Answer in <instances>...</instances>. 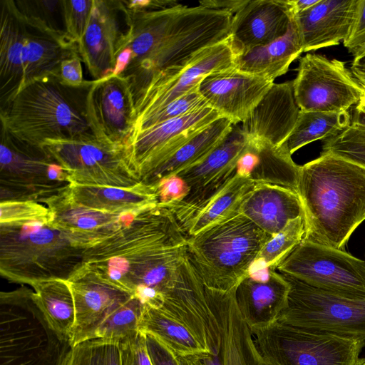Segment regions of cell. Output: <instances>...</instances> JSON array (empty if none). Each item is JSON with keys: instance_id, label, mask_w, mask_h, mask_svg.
<instances>
[{"instance_id": "1", "label": "cell", "mask_w": 365, "mask_h": 365, "mask_svg": "<svg viewBox=\"0 0 365 365\" xmlns=\"http://www.w3.org/2000/svg\"><path fill=\"white\" fill-rule=\"evenodd\" d=\"M128 31L123 50L130 59L120 73L135 101L150 84L177 74L204 48L230 38L233 14L173 0L123 1ZM122 50V51H123Z\"/></svg>"}, {"instance_id": "2", "label": "cell", "mask_w": 365, "mask_h": 365, "mask_svg": "<svg viewBox=\"0 0 365 365\" xmlns=\"http://www.w3.org/2000/svg\"><path fill=\"white\" fill-rule=\"evenodd\" d=\"M187 240L172 211L158 204L84 249L83 264L137 297L149 291L163 296L187 256Z\"/></svg>"}, {"instance_id": "3", "label": "cell", "mask_w": 365, "mask_h": 365, "mask_svg": "<svg viewBox=\"0 0 365 365\" xmlns=\"http://www.w3.org/2000/svg\"><path fill=\"white\" fill-rule=\"evenodd\" d=\"M297 192L304 222V240L345 250L365 220V168L332 154L300 166Z\"/></svg>"}, {"instance_id": "4", "label": "cell", "mask_w": 365, "mask_h": 365, "mask_svg": "<svg viewBox=\"0 0 365 365\" xmlns=\"http://www.w3.org/2000/svg\"><path fill=\"white\" fill-rule=\"evenodd\" d=\"M0 108L28 83L58 75L65 59L79 55L65 31L26 14L14 0L0 1Z\"/></svg>"}, {"instance_id": "5", "label": "cell", "mask_w": 365, "mask_h": 365, "mask_svg": "<svg viewBox=\"0 0 365 365\" xmlns=\"http://www.w3.org/2000/svg\"><path fill=\"white\" fill-rule=\"evenodd\" d=\"M92 81L78 87L48 75L26 85L0 108L1 125L19 140L41 147L46 140L93 134L86 115V96Z\"/></svg>"}, {"instance_id": "6", "label": "cell", "mask_w": 365, "mask_h": 365, "mask_svg": "<svg viewBox=\"0 0 365 365\" xmlns=\"http://www.w3.org/2000/svg\"><path fill=\"white\" fill-rule=\"evenodd\" d=\"M83 251L47 224L0 225V274L11 282L67 281L83 265Z\"/></svg>"}, {"instance_id": "7", "label": "cell", "mask_w": 365, "mask_h": 365, "mask_svg": "<svg viewBox=\"0 0 365 365\" xmlns=\"http://www.w3.org/2000/svg\"><path fill=\"white\" fill-rule=\"evenodd\" d=\"M272 237L237 212L187 237V256L207 287L230 292Z\"/></svg>"}, {"instance_id": "8", "label": "cell", "mask_w": 365, "mask_h": 365, "mask_svg": "<svg viewBox=\"0 0 365 365\" xmlns=\"http://www.w3.org/2000/svg\"><path fill=\"white\" fill-rule=\"evenodd\" d=\"M24 285L0 294V365H64L72 346L49 326Z\"/></svg>"}, {"instance_id": "9", "label": "cell", "mask_w": 365, "mask_h": 365, "mask_svg": "<svg viewBox=\"0 0 365 365\" xmlns=\"http://www.w3.org/2000/svg\"><path fill=\"white\" fill-rule=\"evenodd\" d=\"M261 354L274 365H358L365 340L314 331L277 320L250 329Z\"/></svg>"}, {"instance_id": "10", "label": "cell", "mask_w": 365, "mask_h": 365, "mask_svg": "<svg viewBox=\"0 0 365 365\" xmlns=\"http://www.w3.org/2000/svg\"><path fill=\"white\" fill-rule=\"evenodd\" d=\"M41 147L68 173L71 183L130 187L141 182L131 166L127 147L93 134L46 140Z\"/></svg>"}, {"instance_id": "11", "label": "cell", "mask_w": 365, "mask_h": 365, "mask_svg": "<svg viewBox=\"0 0 365 365\" xmlns=\"http://www.w3.org/2000/svg\"><path fill=\"white\" fill-rule=\"evenodd\" d=\"M280 273L288 282L289 292L278 322L303 329L365 340V298L335 294Z\"/></svg>"}, {"instance_id": "12", "label": "cell", "mask_w": 365, "mask_h": 365, "mask_svg": "<svg viewBox=\"0 0 365 365\" xmlns=\"http://www.w3.org/2000/svg\"><path fill=\"white\" fill-rule=\"evenodd\" d=\"M71 184L42 147L26 143L1 125L0 202H42Z\"/></svg>"}, {"instance_id": "13", "label": "cell", "mask_w": 365, "mask_h": 365, "mask_svg": "<svg viewBox=\"0 0 365 365\" xmlns=\"http://www.w3.org/2000/svg\"><path fill=\"white\" fill-rule=\"evenodd\" d=\"M276 270L328 292L365 298V261L345 250L303 239Z\"/></svg>"}, {"instance_id": "14", "label": "cell", "mask_w": 365, "mask_h": 365, "mask_svg": "<svg viewBox=\"0 0 365 365\" xmlns=\"http://www.w3.org/2000/svg\"><path fill=\"white\" fill-rule=\"evenodd\" d=\"M235 289L222 292L205 286L210 315L204 365H274L259 350L239 312Z\"/></svg>"}, {"instance_id": "15", "label": "cell", "mask_w": 365, "mask_h": 365, "mask_svg": "<svg viewBox=\"0 0 365 365\" xmlns=\"http://www.w3.org/2000/svg\"><path fill=\"white\" fill-rule=\"evenodd\" d=\"M293 88L296 103L304 111H346L363 93L344 62L313 53L299 59Z\"/></svg>"}, {"instance_id": "16", "label": "cell", "mask_w": 365, "mask_h": 365, "mask_svg": "<svg viewBox=\"0 0 365 365\" xmlns=\"http://www.w3.org/2000/svg\"><path fill=\"white\" fill-rule=\"evenodd\" d=\"M222 116L207 107L135 131L127 150L131 166L140 181L200 131Z\"/></svg>"}, {"instance_id": "17", "label": "cell", "mask_w": 365, "mask_h": 365, "mask_svg": "<svg viewBox=\"0 0 365 365\" xmlns=\"http://www.w3.org/2000/svg\"><path fill=\"white\" fill-rule=\"evenodd\" d=\"M86 115L97 138L127 147L137 120L130 80L112 74L92 81L86 96Z\"/></svg>"}, {"instance_id": "18", "label": "cell", "mask_w": 365, "mask_h": 365, "mask_svg": "<svg viewBox=\"0 0 365 365\" xmlns=\"http://www.w3.org/2000/svg\"><path fill=\"white\" fill-rule=\"evenodd\" d=\"M128 28L123 1L94 0L89 23L77 43L79 56L93 80L114 74Z\"/></svg>"}, {"instance_id": "19", "label": "cell", "mask_w": 365, "mask_h": 365, "mask_svg": "<svg viewBox=\"0 0 365 365\" xmlns=\"http://www.w3.org/2000/svg\"><path fill=\"white\" fill-rule=\"evenodd\" d=\"M67 282L76 309V322L71 340L72 347L93 339L95 332L104 321L135 296L85 264Z\"/></svg>"}, {"instance_id": "20", "label": "cell", "mask_w": 365, "mask_h": 365, "mask_svg": "<svg viewBox=\"0 0 365 365\" xmlns=\"http://www.w3.org/2000/svg\"><path fill=\"white\" fill-rule=\"evenodd\" d=\"M232 68L235 54L230 38L204 48L177 74L152 83L141 93L135 101L137 119L198 88L208 75Z\"/></svg>"}, {"instance_id": "21", "label": "cell", "mask_w": 365, "mask_h": 365, "mask_svg": "<svg viewBox=\"0 0 365 365\" xmlns=\"http://www.w3.org/2000/svg\"><path fill=\"white\" fill-rule=\"evenodd\" d=\"M273 83L232 68L208 75L198 90L210 108L236 125L247 119Z\"/></svg>"}, {"instance_id": "22", "label": "cell", "mask_w": 365, "mask_h": 365, "mask_svg": "<svg viewBox=\"0 0 365 365\" xmlns=\"http://www.w3.org/2000/svg\"><path fill=\"white\" fill-rule=\"evenodd\" d=\"M42 202L52 215L49 225L63 234L74 246L83 250L118 230L130 215L108 213L85 207L71 198L67 187Z\"/></svg>"}, {"instance_id": "23", "label": "cell", "mask_w": 365, "mask_h": 365, "mask_svg": "<svg viewBox=\"0 0 365 365\" xmlns=\"http://www.w3.org/2000/svg\"><path fill=\"white\" fill-rule=\"evenodd\" d=\"M293 16L287 0H249L232 19L230 43L235 56L284 36Z\"/></svg>"}, {"instance_id": "24", "label": "cell", "mask_w": 365, "mask_h": 365, "mask_svg": "<svg viewBox=\"0 0 365 365\" xmlns=\"http://www.w3.org/2000/svg\"><path fill=\"white\" fill-rule=\"evenodd\" d=\"M299 108L293 81L273 83L241 127L249 138L279 147L294 129Z\"/></svg>"}, {"instance_id": "25", "label": "cell", "mask_w": 365, "mask_h": 365, "mask_svg": "<svg viewBox=\"0 0 365 365\" xmlns=\"http://www.w3.org/2000/svg\"><path fill=\"white\" fill-rule=\"evenodd\" d=\"M358 0H319L294 16L304 52L338 45L348 36Z\"/></svg>"}, {"instance_id": "26", "label": "cell", "mask_w": 365, "mask_h": 365, "mask_svg": "<svg viewBox=\"0 0 365 365\" xmlns=\"http://www.w3.org/2000/svg\"><path fill=\"white\" fill-rule=\"evenodd\" d=\"M240 212L271 236L303 216L302 205L296 191L266 182L256 183L242 202Z\"/></svg>"}, {"instance_id": "27", "label": "cell", "mask_w": 365, "mask_h": 365, "mask_svg": "<svg viewBox=\"0 0 365 365\" xmlns=\"http://www.w3.org/2000/svg\"><path fill=\"white\" fill-rule=\"evenodd\" d=\"M289 284L282 274L270 268L267 282L245 278L235 289L236 303L250 329L267 327L277 320L286 307Z\"/></svg>"}, {"instance_id": "28", "label": "cell", "mask_w": 365, "mask_h": 365, "mask_svg": "<svg viewBox=\"0 0 365 365\" xmlns=\"http://www.w3.org/2000/svg\"><path fill=\"white\" fill-rule=\"evenodd\" d=\"M67 190L76 202L112 214L131 215L159 204L155 188L142 182L130 187L71 183Z\"/></svg>"}, {"instance_id": "29", "label": "cell", "mask_w": 365, "mask_h": 365, "mask_svg": "<svg viewBox=\"0 0 365 365\" xmlns=\"http://www.w3.org/2000/svg\"><path fill=\"white\" fill-rule=\"evenodd\" d=\"M304 52L294 16L287 34L276 41L235 56V68L272 81L285 74L291 63Z\"/></svg>"}, {"instance_id": "30", "label": "cell", "mask_w": 365, "mask_h": 365, "mask_svg": "<svg viewBox=\"0 0 365 365\" xmlns=\"http://www.w3.org/2000/svg\"><path fill=\"white\" fill-rule=\"evenodd\" d=\"M232 127L228 119L219 118L181 146L142 182L154 187L162 179L199 163L223 141Z\"/></svg>"}, {"instance_id": "31", "label": "cell", "mask_w": 365, "mask_h": 365, "mask_svg": "<svg viewBox=\"0 0 365 365\" xmlns=\"http://www.w3.org/2000/svg\"><path fill=\"white\" fill-rule=\"evenodd\" d=\"M250 141L241 127L233 125L231 132L205 159L176 175L185 181L190 190L196 189L212 178L235 169Z\"/></svg>"}, {"instance_id": "32", "label": "cell", "mask_w": 365, "mask_h": 365, "mask_svg": "<svg viewBox=\"0 0 365 365\" xmlns=\"http://www.w3.org/2000/svg\"><path fill=\"white\" fill-rule=\"evenodd\" d=\"M34 299L50 327L71 342L76 322L73 297L66 280L53 279L31 286Z\"/></svg>"}, {"instance_id": "33", "label": "cell", "mask_w": 365, "mask_h": 365, "mask_svg": "<svg viewBox=\"0 0 365 365\" xmlns=\"http://www.w3.org/2000/svg\"><path fill=\"white\" fill-rule=\"evenodd\" d=\"M139 330L156 338L177 356L201 357L209 352L185 325L158 308L145 304Z\"/></svg>"}, {"instance_id": "34", "label": "cell", "mask_w": 365, "mask_h": 365, "mask_svg": "<svg viewBox=\"0 0 365 365\" xmlns=\"http://www.w3.org/2000/svg\"><path fill=\"white\" fill-rule=\"evenodd\" d=\"M250 178L237 173L232 180L192 219L183 230L194 236L215 224L240 212V206L256 185Z\"/></svg>"}, {"instance_id": "35", "label": "cell", "mask_w": 365, "mask_h": 365, "mask_svg": "<svg viewBox=\"0 0 365 365\" xmlns=\"http://www.w3.org/2000/svg\"><path fill=\"white\" fill-rule=\"evenodd\" d=\"M349 110L341 112L299 111L296 125L279 146L291 155L313 141L333 137L351 122Z\"/></svg>"}, {"instance_id": "36", "label": "cell", "mask_w": 365, "mask_h": 365, "mask_svg": "<svg viewBox=\"0 0 365 365\" xmlns=\"http://www.w3.org/2000/svg\"><path fill=\"white\" fill-rule=\"evenodd\" d=\"M253 140L259 160L250 178L256 182L277 185L297 192L300 166L292 160V155L266 141Z\"/></svg>"}, {"instance_id": "37", "label": "cell", "mask_w": 365, "mask_h": 365, "mask_svg": "<svg viewBox=\"0 0 365 365\" xmlns=\"http://www.w3.org/2000/svg\"><path fill=\"white\" fill-rule=\"evenodd\" d=\"M145 304L133 296L118 307L98 327L93 339H107L120 341L139 331V324Z\"/></svg>"}, {"instance_id": "38", "label": "cell", "mask_w": 365, "mask_h": 365, "mask_svg": "<svg viewBox=\"0 0 365 365\" xmlns=\"http://www.w3.org/2000/svg\"><path fill=\"white\" fill-rule=\"evenodd\" d=\"M327 153L365 168V125L351 122L339 134L324 140L320 154Z\"/></svg>"}, {"instance_id": "39", "label": "cell", "mask_w": 365, "mask_h": 365, "mask_svg": "<svg viewBox=\"0 0 365 365\" xmlns=\"http://www.w3.org/2000/svg\"><path fill=\"white\" fill-rule=\"evenodd\" d=\"M64 365H120L119 341L89 339L73 346Z\"/></svg>"}, {"instance_id": "40", "label": "cell", "mask_w": 365, "mask_h": 365, "mask_svg": "<svg viewBox=\"0 0 365 365\" xmlns=\"http://www.w3.org/2000/svg\"><path fill=\"white\" fill-rule=\"evenodd\" d=\"M305 233L303 216L292 220L279 232L272 236L264 245L258 257L262 258L268 267H277L303 240Z\"/></svg>"}, {"instance_id": "41", "label": "cell", "mask_w": 365, "mask_h": 365, "mask_svg": "<svg viewBox=\"0 0 365 365\" xmlns=\"http://www.w3.org/2000/svg\"><path fill=\"white\" fill-rule=\"evenodd\" d=\"M207 107L210 106L197 88L165 106L138 118L134 132L147 129L162 122L186 115Z\"/></svg>"}, {"instance_id": "42", "label": "cell", "mask_w": 365, "mask_h": 365, "mask_svg": "<svg viewBox=\"0 0 365 365\" xmlns=\"http://www.w3.org/2000/svg\"><path fill=\"white\" fill-rule=\"evenodd\" d=\"M50 210L34 201L0 202V225H24L39 222L49 225Z\"/></svg>"}, {"instance_id": "43", "label": "cell", "mask_w": 365, "mask_h": 365, "mask_svg": "<svg viewBox=\"0 0 365 365\" xmlns=\"http://www.w3.org/2000/svg\"><path fill=\"white\" fill-rule=\"evenodd\" d=\"M94 0H61L64 31L78 43L89 23Z\"/></svg>"}, {"instance_id": "44", "label": "cell", "mask_w": 365, "mask_h": 365, "mask_svg": "<svg viewBox=\"0 0 365 365\" xmlns=\"http://www.w3.org/2000/svg\"><path fill=\"white\" fill-rule=\"evenodd\" d=\"M119 348L120 365H153L141 331L120 341Z\"/></svg>"}, {"instance_id": "45", "label": "cell", "mask_w": 365, "mask_h": 365, "mask_svg": "<svg viewBox=\"0 0 365 365\" xmlns=\"http://www.w3.org/2000/svg\"><path fill=\"white\" fill-rule=\"evenodd\" d=\"M343 43L354 60L365 56V0H358L350 32Z\"/></svg>"}, {"instance_id": "46", "label": "cell", "mask_w": 365, "mask_h": 365, "mask_svg": "<svg viewBox=\"0 0 365 365\" xmlns=\"http://www.w3.org/2000/svg\"><path fill=\"white\" fill-rule=\"evenodd\" d=\"M154 187L158 194L159 204L164 206L182 200L190 191L185 181L177 175L162 179Z\"/></svg>"}, {"instance_id": "47", "label": "cell", "mask_w": 365, "mask_h": 365, "mask_svg": "<svg viewBox=\"0 0 365 365\" xmlns=\"http://www.w3.org/2000/svg\"><path fill=\"white\" fill-rule=\"evenodd\" d=\"M145 339L153 365H180L178 356L156 338L145 334Z\"/></svg>"}, {"instance_id": "48", "label": "cell", "mask_w": 365, "mask_h": 365, "mask_svg": "<svg viewBox=\"0 0 365 365\" xmlns=\"http://www.w3.org/2000/svg\"><path fill=\"white\" fill-rule=\"evenodd\" d=\"M81 58L78 56L65 59L61 63L59 78L66 85L78 87L83 85L86 81L83 77Z\"/></svg>"}, {"instance_id": "49", "label": "cell", "mask_w": 365, "mask_h": 365, "mask_svg": "<svg viewBox=\"0 0 365 365\" xmlns=\"http://www.w3.org/2000/svg\"><path fill=\"white\" fill-rule=\"evenodd\" d=\"M250 144L237 160L236 173L244 178H250L259 163V154L256 143L250 138Z\"/></svg>"}, {"instance_id": "50", "label": "cell", "mask_w": 365, "mask_h": 365, "mask_svg": "<svg viewBox=\"0 0 365 365\" xmlns=\"http://www.w3.org/2000/svg\"><path fill=\"white\" fill-rule=\"evenodd\" d=\"M249 0H202L199 6L212 10L228 11L233 16L240 11Z\"/></svg>"}, {"instance_id": "51", "label": "cell", "mask_w": 365, "mask_h": 365, "mask_svg": "<svg viewBox=\"0 0 365 365\" xmlns=\"http://www.w3.org/2000/svg\"><path fill=\"white\" fill-rule=\"evenodd\" d=\"M248 277L257 282H267L270 277V268L262 258L257 257L250 266Z\"/></svg>"}, {"instance_id": "52", "label": "cell", "mask_w": 365, "mask_h": 365, "mask_svg": "<svg viewBox=\"0 0 365 365\" xmlns=\"http://www.w3.org/2000/svg\"><path fill=\"white\" fill-rule=\"evenodd\" d=\"M351 71L354 78L362 86H365V56L357 60H353Z\"/></svg>"}, {"instance_id": "53", "label": "cell", "mask_w": 365, "mask_h": 365, "mask_svg": "<svg viewBox=\"0 0 365 365\" xmlns=\"http://www.w3.org/2000/svg\"><path fill=\"white\" fill-rule=\"evenodd\" d=\"M319 0H287L289 11L295 16L315 5Z\"/></svg>"}, {"instance_id": "54", "label": "cell", "mask_w": 365, "mask_h": 365, "mask_svg": "<svg viewBox=\"0 0 365 365\" xmlns=\"http://www.w3.org/2000/svg\"><path fill=\"white\" fill-rule=\"evenodd\" d=\"M180 365H204L201 359L197 356H178Z\"/></svg>"}, {"instance_id": "55", "label": "cell", "mask_w": 365, "mask_h": 365, "mask_svg": "<svg viewBox=\"0 0 365 365\" xmlns=\"http://www.w3.org/2000/svg\"><path fill=\"white\" fill-rule=\"evenodd\" d=\"M351 122L365 125V110L354 109Z\"/></svg>"}, {"instance_id": "56", "label": "cell", "mask_w": 365, "mask_h": 365, "mask_svg": "<svg viewBox=\"0 0 365 365\" xmlns=\"http://www.w3.org/2000/svg\"><path fill=\"white\" fill-rule=\"evenodd\" d=\"M355 109L365 110V86L363 87V93L359 102L356 104Z\"/></svg>"}, {"instance_id": "57", "label": "cell", "mask_w": 365, "mask_h": 365, "mask_svg": "<svg viewBox=\"0 0 365 365\" xmlns=\"http://www.w3.org/2000/svg\"><path fill=\"white\" fill-rule=\"evenodd\" d=\"M358 365H365V357L360 359Z\"/></svg>"}]
</instances>
